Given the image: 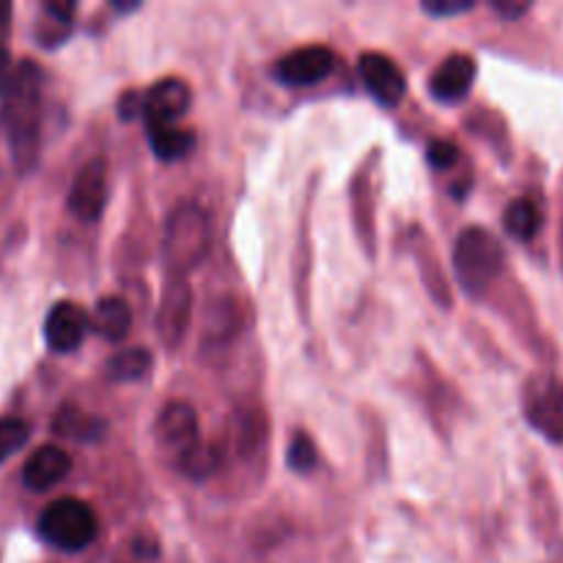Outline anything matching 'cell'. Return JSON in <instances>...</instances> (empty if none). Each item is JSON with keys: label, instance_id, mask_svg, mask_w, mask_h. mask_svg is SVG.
Segmentation results:
<instances>
[{"label": "cell", "instance_id": "6da1fadb", "mask_svg": "<svg viewBox=\"0 0 563 563\" xmlns=\"http://www.w3.org/2000/svg\"><path fill=\"white\" fill-rule=\"evenodd\" d=\"M38 119H42V71L33 60L14 69L11 86L3 93L0 124L9 135L14 163L20 170L33 168L38 154Z\"/></svg>", "mask_w": 563, "mask_h": 563}, {"label": "cell", "instance_id": "7a4b0ae2", "mask_svg": "<svg viewBox=\"0 0 563 563\" xmlns=\"http://www.w3.org/2000/svg\"><path fill=\"white\" fill-rule=\"evenodd\" d=\"M209 242H212V225L207 212L198 203H179L165 225V264L174 273L196 269L209 253Z\"/></svg>", "mask_w": 563, "mask_h": 563}, {"label": "cell", "instance_id": "3957f363", "mask_svg": "<svg viewBox=\"0 0 563 563\" xmlns=\"http://www.w3.org/2000/svg\"><path fill=\"white\" fill-rule=\"evenodd\" d=\"M504 269V251L500 242L487 229H465L454 245V273L462 289L471 295H482L493 286Z\"/></svg>", "mask_w": 563, "mask_h": 563}, {"label": "cell", "instance_id": "277c9868", "mask_svg": "<svg viewBox=\"0 0 563 563\" xmlns=\"http://www.w3.org/2000/svg\"><path fill=\"white\" fill-rule=\"evenodd\" d=\"M97 511L86 500L77 498L53 500L42 511V517H38V533L44 537V542H49L58 550H66V553L86 550L97 539Z\"/></svg>", "mask_w": 563, "mask_h": 563}, {"label": "cell", "instance_id": "5b68a950", "mask_svg": "<svg viewBox=\"0 0 563 563\" xmlns=\"http://www.w3.org/2000/svg\"><path fill=\"white\" fill-rule=\"evenodd\" d=\"M526 418L539 434H544L553 443H563V383L561 379L550 377H537L528 383L526 399Z\"/></svg>", "mask_w": 563, "mask_h": 563}, {"label": "cell", "instance_id": "8992f818", "mask_svg": "<svg viewBox=\"0 0 563 563\" xmlns=\"http://www.w3.org/2000/svg\"><path fill=\"white\" fill-rule=\"evenodd\" d=\"M104 203H108V165L104 159H88L75 176V185L69 190V209L82 223H93L102 218Z\"/></svg>", "mask_w": 563, "mask_h": 563}, {"label": "cell", "instance_id": "52a82bcc", "mask_svg": "<svg viewBox=\"0 0 563 563\" xmlns=\"http://www.w3.org/2000/svg\"><path fill=\"white\" fill-rule=\"evenodd\" d=\"M363 82H366L368 93L377 99L385 108H396L407 93V77L399 69L396 60H390L383 53H363L357 60Z\"/></svg>", "mask_w": 563, "mask_h": 563}, {"label": "cell", "instance_id": "ba28073f", "mask_svg": "<svg viewBox=\"0 0 563 563\" xmlns=\"http://www.w3.org/2000/svg\"><path fill=\"white\" fill-rule=\"evenodd\" d=\"M192 93L190 86L179 77H165L148 88L146 99H143V113H146L148 130L152 126H170L190 110Z\"/></svg>", "mask_w": 563, "mask_h": 563}, {"label": "cell", "instance_id": "9c48e42d", "mask_svg": "<svg viewBox=\"0 0 563 563\" xmlns=\"http://www.w3.org/2000/svg\"><path fill=\"white\" fill-rule=\"evenodd\" d=\"M335 55L322 44H311V47L291 49L289 55L275 64V75L284 80L286 86H313V82L324 80L333 71Z\"/></svg>", "mask_w": 563, "mask_h": 563}, {"label": "cell", "instance_id": "30bf717a", "mask_svg": "<svg viewBox=\"0 0 563 563\" xmlns=\"http://www.w3.org/2000/svg\"><path fill=\"white\" fill-rule=\"evenodd\" d=\"M159 445L176 451V460H179L185 451H190L192 445L201 443L198 438V416L187 401H170L163 407L157 418V427H154Z\"/></svg>", "mask_w": 563, "mask_h": 563}, {"label": "cell", "instance_id": "8fae6325", "mask_svg": "<svg viewBox=\"0 0 563 563\" xmlns=\"http://www.w3.org/2000/svg\"><path fill=\"white\" fill-rule=\"evenodd\" d=\"M190 317H192V291L190 286L179 278L165 289L163 302H159L157 330L165 346H176L181 339H185L187 328H190Z\"/></svg>", "mask_w": 563, "mask_h": 563}, {"label": "cell", "instance_id": "7c38bea8", "mask_svg": "<svg viewBox=\"0 0 563 563\" xmlns=\"http://www.w3.org/2000/svg\"><path fill=\"white\" fill-rule=\"evenodd\" d=\"M88 330V317L80 306L75 302H58L53 311L47 313L44 322V339H47L49 350L55 352H75L82 344Z\"/></svg>", "mask_w": 563, "mask_h": 563}, {"label": "cell", "instance_id": "4fadbf2b", "mask_svg": "<svg viewBox=\"0 0 563 563\" xmlns=\"http://www.w3.org/2000/svg\"><path fill=\"white\" fill-rule=\"evenodd\" d=\"M476 80V60L465 53L449 55L432 75V93L440 102H460Z\"/></svg>", "mask_w": 563, "mask_h": 563}, {"label": "cell", "instance_id": "5bb4252c", "mask_svg": "<svg viewBox=\"0 0 563 563\" xmlns=\"http://www.w3.org/2000/svg\"><path fill=\"white\" fill-rule=\"evenodd\" d=\"M71 460L64 449L58 445H42L31 454V460L22 467V482L33 493H44V489H53L60 478H66L69 473Z\"/></svg>", "mask_w": 563, "mask_h": 563}, {"label": "cell", "instance_id": "9a60e30c", "mask_svg": "<svg viewBox=\"0 0 563 563\" xmlns=\"http://www.w3.org/2000/svg\"><path fill=\"white\" fill-rule=\"evenodd\" d=\"M93 330H97L102 339L108 341H121L126 333H130L132 324V311L121 297H102L93 308Z\"/></svg>", "mask_w": 563, "mask_h": 563}, {"label": "cell", "instance_id": "2e32d148", "mask_svg": "<svg viewBox=\"0 0 563 563\" xmlns=\"http://www.w3.org/2000/svg\"><path fill=\"white\" fill-rule=\"evenodd\" d=\"M504 223L511 236L528 242L539 234V229H542V209H539L531 198H517V201H511L509 207H506Z\"/></svg>", "mask_w": 563, "mask_h": 563}, {"label": "cell", "instance_id": "e0dca14e", "mask_svg": "<svg viewBox=\"0 0 563 563\" xmlns=\"http://www.w3.org/2000/svg\"><path fill=\"white\" fill-rule=\"evenodd\" d=\"M148 141H152L154 152H157L159 159L165 163H174V159H181L192 148V135L187 130H179L176 124L170 126H152L148 130Z\"/></svg>", "mask_w": 563, "mask_h": 563}, {"label": "cell", "instance_id": "ac0fdd59", "mask_svg": "<svg viewBox=\"0 0 563 563\" xmlns=\"http://www.w3.org/2000/svg\"><path fill=\"white\" fill-rule=\"evenodd\" d=\"M154 366V357L148 350H130L119 352L115 357L108 361V377L115 383H132V379H143L148 374V368Z\"/></svg>", "mask_w": 563, "mask_h": 563}, {"label": "cell", "instance_id": "d6986e66", "mask_svg": "<svg viewBox=\"0 0 563 563\" xmlns=\"http://www.w3.org/2000/svg\"><path fill=\"white\" fill-rule=\"evenodd\" d=\"M176 465H179V471L185 473V476L207 478L209 473L218 471L220 454H218V449H214V445L198 443V445H192L190 451H185V454L176 460Z\"/></svg>", "mask_w": 563, "mask_h": 563}, {"label": "cell", "instance_id": "ffe728a7", "mask_svg": "<svg viewBox=\"0 0 563 563\" xmlns=\"http://www.w3.org/2000/svg\"><path fill=\"white\" fill-rule=\"evenodd\" d=\"M27 434H31V429H27L25 421H20V418H0V465L27 443Z\"/></svg>", "mask_w": 563, "mask_h": 563}, {"label": "cell", "instance_id": "44dd1931", "mask_svg": "<svg viewBox=\"0 0 563 563\" xmlns=\"http://www.w3.org/2000/svg\"><path fill=\"white\" fill-rule=\"evenodd\" d=\"M317 445L308 434H297L289 445V465L295 467L297 473H311L317 467Z\"/></svg>", "mask_w": 563, "mask_h": 563}, {"label": "cell", "instance_id": "7402d4cb", "mask_svg": "<svg viewBox=\"0 0 563 563\" xmlns=\"http://www.w3.org/2000/svg\"><path fill=\"white\" fill-rule=\"evenodd\" d=\"M427 152H429V163L438 165V168H451V165L460 159V148H456L451 141H443V137L429 143Z\"/></svg>", "mask_w": 563, "mask_h": 563}, {"label": "cell", "instance_id": "603a6c76", "mask_svg": "<svg viewBox=\"0 0 563 563\" xmlns=\"http://www.w3.org/2000/svg\"><path fill=\"white\" fill-rule=\"evenodd\" d=\"M476 9L473 0H427L423 3V11L432 16H456V14H465V11Z\"/></svg>", "mask_w": 563, "mask_h": 563}, {"label": "cell", "instance_id": "cb8c5ba5", "mask_svg": "<svg viewBox=\"0 0 563 563\" xmlns=\"http://www.w3.org/2000/svg\"><path fill=\"white\" fill-rule=\"evenodd\" d=\"M11 77H14V69H11V55L9 49L0 44V93H5V88L11 86Z\"/></svg>", "mask_w": 563, "mask_h": 563}, {"label": "cell", "instance_id": "d4e9b609", "mask_svg": "<svg viewBox=\"0 0 563 563\" xmlns=\"http://www.w3.org/2000/svg\"><path fill=\"white\" fill-rule=\"evenodd\" d=\"M493 9L500 11L504 16H520L531 9V3H509V0H504V3H493Z\"/></svg>", "mask_w": 563, "mask_h": 563}, {"label": "cell", "instance_id": "484cf974", "mask_svg": "<svg viewBox=\"0 0 563 563\" xmlns=\"http://www.w3.org/2000/svg\"><path fill=\"white\" fill-rule=\"evenodd\" d=\"M9 16H11V5L9 3H0V31L9 25Z\"/></svg>", "mask_w": 563, "mask_h": 563}]
</instances>
